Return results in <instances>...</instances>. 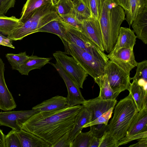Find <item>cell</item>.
Returning <instances> with one entry per match:
<instances>
[{
    "label": "cell",
    "mask_w": 147,
    "mask_h": 147,
    "mask_svg": "<svg viewBox=\"0 0 147 147\" xmlns=\"http://www.w3.org/2000/svg\"><path fill=\"white\" fill-rule=\"evenodd\" d=\"M83 107L79 105L56 111L38 112L24 122L21 129L42 138L51 146L71 130Z\"/></svg>",
    "instance_id": "cell-1"
},
{
    "label": "cell",
    "mask_w": 147,
    "mask_h": 147,
    "mask_svg": "<svg viewBox=\"0 0 147 147\" xmlns=\"http://www.w3.org/2000/svg\"><path fill=\"white\" fill-rule=\"evenodd\" d=\"M123 9L115 0L104 3L99 20L102 32L104 51L109 53L117 42L121 25L125 19Z\"/></svg>",
    "instance_id": "cell-2"
},
{
    "label": "cell",
    "mask_w": 147,
    "mask_h": 147,
    "mask_svg": "<svg viewBox=\"0 0 147 147\" xmlns=\"http://www.w3.org/2000/svg\"><path fill=\"white\" fill-rule=\"evenodd\" d=\"M55 1L33 11L21 21L22 25L14 30L7 37L11 41L21 40L29 35L38 32V30L46 24L57 18L59 16L55 8Z\"/></svg>",
    "instance_id": "cell-3"
},
{
    "label": "cell",
    "mask_w": 147,
    "mask_h": 147,
    "mask_svg": "<svg viewBox=\"0 0 147 147\" xmlns=\"http://www.w3.org/2000/svg\"><path fill=\"white\" fill-rule=\"evenodd\" d=\"M114 115L107 125L108 131L118 141L123 138L139 111L129 93L115 106Z\"/></svg>",
    "instance_id": "cell-4"
},
{
    "label": "cell",
    "mask_w": 147,
    "mask_h": 147,
    "mask_svg": "<svg viewBox=\"0 0 147 147\" xmlns=\"http://www.w3.org/2000/svg\"><path fill=\"white\" fill-rule=\"evenodd\" d=\"M60 38L64 45L65 52L72 57L94 80L104 75L107 63L94 57L76 44Z\"/></svg>",
    "instance_id": "cell-5"
},
{
    "label": "cell",
    "mask_w": 147,
    "mask_h": 147,
    "mask_svg": "<svg viewBox=\"0 0 147 147\" xmlns=\"http://www.w3.org/2000/svg\"><path fill=\"white\" fill-rule=\"evenodd\" d=\"M65 25L66 30L64 39L69 43L76 44L94 57L108 62L109 59L107 55L81 31L65 23Z\"/></svg>",
    "instance_id": "cell-6"
},
{
    "label": "cell",
    "mask_w": 147,
    "mask_h": 147,
    "mask_svg": "<svg viewBox=\"0 0 147 147\" xmlns=\"http://www.w3.org/2000/svg\"><path fill=\"white\" fill-rule=\"evenodd\" d=\"M113 92L119 94L125 90L129 91L130 73L125 71L112 61L109 60L104 68V74Z\"/></svg>",
    "instance_id": "cell-7"
},
{
    "label": "cell",
    "mask_w": 147,
    "mask_h": 147,
    "mask_svg": "<svg viewBox=\"0 0 147 147\" xmlns=\"http://www.w3.org/2000/svg\"><path fill=\"white\" fill-rule=\"evenodd\" d=\"M57 63L66 71L72 80L80 88H83L84 82L88 74L72 57L65 52L57 51L53 54Z\"/></svg>",
    "instance_id": "cell-8"
},
{
    "label": "cell",
    "mask_w": 147,
    "mask_h": 147,
    "mask_svg": "<svg viewBox=\"0 0 147 147\" xmlns=\"http://www.w3.org/2000/svg\"><path fill=\"white\" fill-rule=\"evenodd\" d=\"M144 138H147V107L138 112L130 125L125 136L118 141V146Z\"/></svg>",
    "instance_id": "cell-9"
},
{
    "label": "cell",
    "mask_w": 147,
    "mask_h": 147,
    "mask_svg": "<svg viewBox=\"0 0 147 147\" xmlns=\"http://www.w3.org/2000/svg\"><path fill=\"white\" fill-rule=\"evenodd\" d=\"M49 63L56 69L65 84L68 92L66 98L68 107L82 104L85 100L82 94L80 88L57 62L55 63L49 62Z\"/></svg>",
    "instance_id": "cell-10"
},
{
    "label": "cell",
    "mask_w": 147,
    "mask_h": 147,
    "mask_svg": "<svg viewBox=\"0 0 147 147\" xmlns=\"http://www.w3.org/2000/svg\"><path fill=\"white\" fill-rule=\"evenodd\" d=\"M38 112L32 109L0 112V126H7L15 131L19 130L24 122L32 116Z\"/></svg>",
    "instance_id": "cell-11"
},
{
    "label": "cell",
    "mask_w": 147,
    "mask_h": 147,
    "mask_svg": "<svg viewBox=\"0 0 147 147\" xmlns=\"http://www.w3.org/2000/svg\"><path fill=\"white\" fill-rule=\"evenodd\" d=\"M107 56L109 59L128 73L136 66L137 64L133 49L121 48L115 52L111 51Z\"/></svg>",
    "instance_id": "cell-12"
},
{
    "label": "cell",
    "mask_w": 147,
    "mask_h": 147,
    "mask_svg": "<svg viewBox=\"0 0 147 147\" xmlns=\"http://www.w3.org/2000/svg\"><path fill=\"white\" fill-rule=\"evenodd\" d=\"M81 31L104 52L102 35L99 20L93 16L82 22Z\"/></svg>",
    "instance_id": "cell-13"
},
{
    "label": "cell",
    "mask_w": 147,
    "mask_h": 147,
    "mask_svg": "<svg viewBox=\"0 0 147 147\" xmlns=\"http://www.w3.org/2000/svg\"><path fill=\"white\" fill-rule=\"evenodd\" d=\"M5 71V64L0 57V109L7 111L14 109L17 105L6 84Z\"/></svg>",
    "instance_id": "cell-14"
},
{
    "label": "cell",
    "mask_w": 147,
    "mask_h": 147,
    "mask_svg": "<svg viewBox=\"0 0 147 147\" xmlns=\"http://www.w3.org/2000/svg\"><path fill=\"white\" fill-rule=\"evenodd\" d=\"M117 102L116 99L104 100L98 97L93 99L85 100L82 105L92 112V121L111 108H114Z\"/></svg>",
    "instance_id": "cell-15"
},
{
    "label": "cell",
    "mask_w": 147,
    "mask_h": 147,
    "mask_svg": "<svg viewBox=\"0 0 147 147\" xmlns=\"http://www.w3.org/2000/svg\"><path fill=\"white\" fill-rule=\"evenodd\" d=\"M68 107L66 98L57 95L34 107L32 109L38 112L56 111Z\"/></svg>",
    "instance_id": "cell-16"
},
{
    "label": "cell",
    "mask_w": 147,
    "mask_h": 147,
    "mask_svg": "<svg viewBox=\"0 0 147 147\" xmlns=\"http://www.w3.org/2000/svg\"><path fill=\"white\" fill-rule=\"evenodd\" d=\"M93 115L92 111L83 107L78 114L74 124L70 131L69 138L71 141L73 142L78 135L82 131L84 126L92 121Z\"/></svg>",
    "instance_id": "cell-17"
},
{
    "label": "cell",
    "mask_w": 147,
    "mask_h": 147,
    "mask_svg": "<svg viewBox=\"0 0 147 147\" xmlns=\"http://www.w3.org/2000/svg\"><path fill=\"white\" fill-rule=\"evenodd\" d=\"M15 131L21 147H51L50 144L32 133L21 129Z\"/></svg>",
    "instance_id": "cell-18"
},
{
    "label": "cell",
    "mask_w": 147,
    "mask_h": 147,
    "mask_svg": "<svg viewBox=\"0 0 147 147\" xmlns=\"http://www.w3.org/2000/svg\"><path fill=\"white\" fill-rule=\"evenodd\" d=\"M131 25L137 38L147 44V7L137 16Z\"/></svg>",
    "instance_id": "cell-19"
},
{
    "label": "cell",
    "mask_w": 147,
    "mask_h": 147,
    "mask_svg": "<svg viewBox=\"0 0 147 147\" xmlns=\"http://www.w3.org/2000/svg\"><path fill=\"white\" fill-rule=\"evenodd\" d=\"M136 38L133 30L121 27L117 42L111 51L115 52L122 48L133 49Z\"/></svg>",
    "instance_id": "cell-20"
},
{
    "label": "cell",
    "mask_w": 147,
    "mask_h": 147,
    "mask_svg": "<svg viewBox=\"0 0 147 147\" xmlns=\"http://www.w3.org/2000/svg\"><path fill=\"white\" fill-rule=\"evenodd\" d=\"M51 59V57H41L32 55L29 56L18 71L21 75L28 76L30 71L35 69H40L49 63Z\"/></svg>",
    "instance_id": "cell-21"
},
{
    "label": "cell",
    "mask_w": 147,
    "mask_h": 147,
    "mask_svg": "<svg viewBox=\"0 0 147 147\" xmlns=\"http://www.w3.org/2000/svg\"><path fill=\"white\" fill-rule=\"evenodd\" d=\"M129 93L131 94L139 111L147 107V92L137 82L133 80Z\"/></svg>",
    "instance_id": "cell-22"
},
{
    "label": "cell",
    "mask_w": 147,
    "mask_h": 147,
    "mask_svg": "<svg viewBox=\"0 0 147 147\" xmlns=\"http://www.w3.org/2000/svg\"><path fill=\"white\" fill-rule=\"evenodd\" d=\"M65 23L60 17L53 20L40 29L38 32L50 33L58 36L59 38H63L66 32Z\"/></svg>",
    "instance_id": "cell-23"
},
{
    "label": "cell",
    "mask_w": 147,
    "mask_h": 147,
    "mask_svg": "<svg viewBox=\"0 0 147 147\" xmlns=\"http://www.w3.org/2000/svg\"><path fill=\"white\" fill-rule=\"evenodd\" d=\"M23 24L20 19L15 16L7 17L5 15L0 16V32L3 35L7 36L10 34Z\"/></svg>",
    "instance_id": "cell-24"
},
{
    "label": "cell",
    "mask_w": 147,
    "mask_h": 147,
    "mask_svg": "<svg viewBox=\"0 0 147 147\" xmlns=\"http://www.w3.org/2000/svg\"><path fill=\"white\" fill-rule=\"evenodd\" d=\"M94 80L100 87L99 98L104 100L116 99L119 94L113 92L105 74Z\"/></svg>",
    "instance_id": "cell-25"
},
{
    "label": "cell",
    "mask_w": 147,
    "mask_h": 147,
    "mask_svg": "<svg viewBox=\"0 0 147 147\" xmlns=\"http://www.w3.org/2000/svg\"><path fill=\"white\" fill-rule=\"evenodd\" d=\"M129 9L125 12L126 20L129 25L137 16L147 7V0H129Z\"/></svg>",
    "instance_id": "cell-26"
},
{
    "label": "cell",
    "mask_w": 147,
    "mask_h": 147,
    "mask_svg": "<svg viewBox=\"0 0 147 147\" xmlns=\"http://www.w3.org/2000/svg\"><path fill=\"white\" fill-rule=\"evenodd\" d=\"M56 0H27L22 9L21 21L25 19L30 13L36 9L49 3L55 2Z\"/></svg>",
    "instance_id": "cell-27"
},
{
    "label": "cell",
    "mask_w": 147,
    "mask_h": 147,
    "mask_svg": "<svg viewBox=\"0 0 147 147\" xmlns=\"http://www.w3.org/2000/svg\"><path fill=\"white\" fill-rule=\"evenodd\" d=\"M72 13L78 20L82 22L92 16L90 9L81 0L74 4Z\"/></svg>",
    "instance_id": "cell-28"
},
{
    "label": "cell",
    "mask_w": 147,
    "mask_h": 147,
    "mask_svg": "<svg viewBox=\"0 0 147 147\" xmlns=\"http://www.w3.org/2000/svg\"><path fill=\"white\" fill-rule=\"evenodd\" d=\"M29 57L25 51L17 54L8 53L5 55L12 69L17 70H18Z\"/></svg>",
    "instance_id": "cell-29"
},
{
    "label": "cell",
    "mask_w": 147,
    "mask_h": 147,
    "mask_svg": "<svg viewBox=\"0 0 147 147\" xmlns=\"http://www.w3.org/2000/svg\"><path fill=\"white\" fill-rule=\"evenodd\" d=\"M90 9L92 16L99 20L104 4L106 0H80Z\"/></svg>",
    "instance_id": "cell-30"
},
{
    "label": "cell",
    "mask_w": 147,
    "mask_h": 147,
    "mask_svg": "<svg viewBox=\"0 0 147 147\" xmlns=\"http://www.w3.org/2000/svg\"><path fill=\"white\" fill-rule=\"evenodd\" d=\"M54 5L56 10L60 17L72 12L74 4L70 0H56Z\"/></svg>",
    "instance_id": "cell-31"
},
{
    "label": "cell",
    "mask_w": 147,
    "mask_h": 147,
    "mask_svg": "<svg viewBox=\"0 0 147 147\" xmlns=\"http://www.w3.org/2000/svg\"><path fill=\"white\" fill-rule=\"evenodd\" d=\"M93 136L91 131H81L74 140L72 147H89Z\"/></svg>",
    "instance_id": "cell-32"
},
{
    "label": "cell",
    "mask_w": 147,
    "mask_h": 147,
    "mask_svg": "<svg viewBox=\"0 0 147 147\" xmlns=\"http://www.w3.org/2000/svg\"><path fill=\"white\" fill-rule=\"evenodd\" d=\"M136 73L131 80L137 82L139 80H144L147 82V60H144L137 63Z\"/></svg>",
    "instance_id": "cell-33"
},
{
    "label": "cell",
    "mask_w": 147,
    "mask_h": 147,
    "mask_svg": "<svg viewBox=\"0 0 147 147\" xmlns=\"http://www.w3.org/2000/svg\"><path fill=\"white\" fill-rule=\"evenodd\" d=\"M118 141L106 131L100 138L98 147H118Z\"/></svg>",
    "instance_id": "cell-34"
},
{
    "label": "cell",
    "mask_w": 147,
    "mask_h": 147,
    "mask_svg": "<svg viewBox=\"0 0 147 147\" xmlns=\"http://www.w3.org/2000/svg\"><path fill=\"white\" fill-rule=\"evenodd\" d=\"M4 141L5 147H21L15 130L13 129L5 136Z\"/></svg>",
    "instance_id": "cell-35"
},
{
    "label": "cell",
    "mask_w": 147,
    "mask_h": 147,
    "mask_svg": "<svg viewBox=\"0 0 147 147\" xmlns=\"http://www.w3.org/2000/svg\"><path fill=\"white\" fill-rule=\"evenodd\" d=\"M114 108H111L98 117L86 124L84 126V128L90 127L92 125L100 124L103 123L107 125L109 119L111 117Z\"/></svg>",
    "instance_id": "cell-36"
},
{
    "label": "cell",
    "mask_w": 147,
    "mask_h": 147,
    "mask_svg": "<svg viewBox=\"0 0 147 147\" xmlns=\"http://www.w3.org/2000/svg\"><path fill=\"white\" fill-rule=\"evenodd\" d=\"M60 17L64 22L81 31L82 22L78 20L73 13Z\"/></svg>",
    "instance_id": "cell-37"
},
{
    "label": "cell",
    "mask_w": 147,
    "mask_h": 147,
    "mask_svg": "<svg viewBox=\"0 0 147 147\" xmlns=\"http://www.w3.org/2000/svg\"><path fill=\"white\" fill-rule=\"evenodd\" d=\"M107 125L102 123L91 125L90 126V131L93 136L100 138L105 132L107 131Z\"/></svg>",
    "instance_id": "cell-38"
},
{
    "label": "cell",
    "mask_w": 147,
    "mask_h": 147,
    "mask_svg": "<svg viewBox=\"0 0 147 147\" xmlns=\"http://www.w3.org/2000/svg\"><path fill=\"white\" fill-rule=\"evenodd\" d=\"M69 132L70 131L65 134L51 147H72L73 142L69 139Z\"/></svg>",
    "instance_id": "cell-39"
},
{
    "label": "cell",
    "mask_w": 147,
    "mask_h": 147,
    "mask_svg": "<svg viewBox=\"0 0 147 147\" xmlns=\"http://www.w3.org/2000/svg\"><path fill=\"white\" fill-rule=\"evenodd\" d=\"M16 0H0V16L4 15L11 8L14 6Z\"/></svg>",
    "instance_id": "cell-40"
},
{
    "label": "cell",
    "mask_w": 147,
    "mask_h": 147,
    "mask_svg": "<svg viewBox=\"0 0 147 147\" xmlns=\"http://www.w3.org/2000/svg\"><path fill=\"white\" fill-rule=\"evenodd\" d=\"M3 35L0 34V45L15 49V47L13 45L11 40Z\"/></svg>",
    "instance_id": "cell-41"
},
{
    "label": "cell",
    "mask_w": 147,
    "mask_h": 147,
    "mask_svg": "<svg viewBox=\"0 0 147 147\" xmlns=\"http://www.w3.org/2000/svg\"><path fill=\"white\" fill-rule=\"evenodd\" d=\"M138 142L130 145L129 147H147V138H144L138 140Z\"/></svg>",
    "instance_id": "cell-42"
},
{
    "label": "cell",
    "mask_w": 147,
    "mask_h": 147,
    "mask_svg": "<svg viewBox=\"0 0 147 147\" xmlns=\"http://www.w3.org/2000/svg\"><path fill=\"white\" fill-rule=\"evenodd\" d=\"M117 3L122 7L125 12L127 11L129 9V0H115Z\"/></svg>",
    "instance_id": "cell-43"
},
{
    "label": "cell",
    "mask_w": 147,
    "mask_h": 147,
    "mask_svg": "<svg viewBox=\"0 0 147 147\" xmlns=\"http://www.w3.org/2000/svg\"><path fill=\"white\" fill-rule=\"evenodd\" d=\"M100 138L93 136L91 140L89 147H98Z\"/></svg>",
    "instance_id": "cell-44"
},
{
    "label": "cell",
    "mask_w": 147,
    "mask_h": 147,
    "mask_svg": "<svg viewBox=\"0 0 147 147\" xmlns=\"http://www.w3.org/2000/svg\"><path fill=\"white\" fill-rule=\"evenodd\" d=\"M5 135L3 131L0 129V147H5L4 138Z\"/></svg>",
    "instance_id": "cell-45"
},
{
    "label": "cell",
    "mask_w": 147,
    "mask_h": 147,
    "mask_svg": "<svg viewBox=\"0 0 147 147\" xmlns=\"http://www.w3.org/2000/svg\"><path fill=\"white\" fill-rule=\"evenodd\" d=\"M73 3V4L76 3L80 0H70Z\"/></svg>",
    "instance_id": "cell-46"
},
{
    "label": "cell",
    "mask_w": 147,
    "mask_h": 147,
    "mask_svg": "<svg viewBox=\"0 0 147 147\" xmlns=\"http://www.w3.org/2000/svg\"><path fill=\"white\" fill-rule=\"evenodd\" d=\"M0 34H3L2 33L0 32Z\"/></svg>",
    "instance_id": "cell-47"
}]
</instances>
